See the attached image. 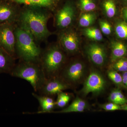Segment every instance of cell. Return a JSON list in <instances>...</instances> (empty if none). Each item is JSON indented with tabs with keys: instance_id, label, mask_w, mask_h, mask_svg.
<instances>
[{
	"instance_id": "cell-11",
	"label": "cell",
	"mask_w": 127,
	"mask_h": 127,
	"mask_svg": "<svg viewBox=\"0 0 127 127\" xmlns=\"http://www.w3.org/2000/svg\"><path fill=\"white\" fill-rule=\"evenodd\" d=\"M87 54L94 64L98 66H102L105 63L106 55L104 48L96 44H89L86 49Z\"/></svg>"
},
{
	"instance_id": "cell-28",
	"label": "cell",
	"mask_w": 127,
	"mask_h": 127,
	"mask_svg": "<svg viewBox=\"0 0 127 127\" xmlns=\"http://www.w3.org/2000/svg\"><path fill=\"white\" fill-rule=\"evenodd\" d=\"M108 99L111 102L116 103V104H119V101L118 97L117 95V91L116 90L113 91L108 97Z\"/></svg>"
},
{
	"instance_id": "cell-31",
	"label": "cell",
	"mask_w": 127,
	"mask_h": 127,
	"mask_svg": "<svg viewBox=\"0 0 127 127\" xmlns=\"http://www.w3.org/2000/svg\"><path fill=\"white\" fill-rule=\"evenodd\" d=\"M123 84L127 87V71L124 72L122 76Z\"/></svg>"
},
{
	"instance_id": "cell-3",
	"label": "cell",
	"mask_w": 127,
	"mask_h": 127,
	"mask_svg": "<svg viewBox=\"0 0 127 127\" xmlns=\"http://www.w3.org/2000/svg\"><path fill=\"white\" fill-rule=\"evenodd\" d=\"M11 76L25 79L37 92L47 77L40 63L19 61L9 73Z\"/></svg>"
},
{
	"instance_id": "cell-2",
	"label": "cell",
	"mask_w": 127,
	"mask_h": 127,
	"mask_svg": "<svg viewBox=\"0 0 127 127\" xmlns=\"http://www.w3.org/2000/svg\"><path fill=\"white\" fill-rule=\"evenodd\" d=\"M15 33L16 57L20 61L40 63L42 50L31 34L18 25Z\"/></svg>"
},
{
	"instance_id": "cell-22",
	"label": "cell",
	"mask_w": 127,
	"mask_h": 127,
	"mask_svg": "<svg viewBox=\"0 0 127 127\" xmlns=\"http://www.w3.org/2000/svg\"><path fill=\"white\" fill-rule=\"evenodd\" d=\"M115 32L119 38L127 39V23L121 22L118 23L115 27Z\"/></svg>"
},
{
	"instance_id": "cell-1",
	"label": "cell",
	"mask_w": 127,
	"mask_h": 127,
	"mask_svg": "<svg viewBox=\"0 0 127 127\" xmlns=\"http://www.w3.org/2000/svg\"><path fill=\"white\" fill-rule=\"evenodd\" d=\"M27 7L20 12L18 26L31 34L37 42L44 40L51 35L47 27L50 14L43 8Z\"/></svg>"
},
{
	"instance_id": "cell-5",
	"label": "cell",
	"mask_w": 127,
	"mask_h": 127,
	"mask_svg": "<svg viewBox=\"0 0 127 127\" xmlns=\"http://www.w3.org/2000/svg\"><path fill=\"white\" fill-rule=\"evenodd\" d=\"M14 24H0V47L15 58L16 37Z\"/></svg>"
},
{
	"instance_id": "cell-17",
	"label": "cell",
	"mask_w": 127,
	"mask_h": 127,
	"mask_svg": "<svg viewBox=\"0 0 127 127\" xmlns=\"http://www.w3.org/2000/svg\"><path fill=\"white\" fill-rule=\"evenodd\" d=\"M86 103L79 98H76L70 106L65 109L57 112L61 113H68L73 112H83L86 108Z\"/></svg>"
},
{
	"instance_id": "cell-18",
	"label": "cell",
	"mask_w": 127,
	"mask_h": 127,
	"mask_svg": "<svg viewBox=\"0 0 127 127\" xmlns=\"http://www.w3.org/2000/svg\"><path fill=\"white\" fill-rule=\"evenodd\" d=\"M84 32L85 35L93 40L100 41L102 40L101 32L97 28L87 27L84 30Z\"/></svg>"
},
{
	"instance_id": "cell-29",
	"label": "cell",
	"mask_w": 127,
	"mask_h": 127,
	"mask_svg": "<svg viewBox=\"0 0 127 127\" xmlns=\"http://www.w3.org/2000/svg\"><path fill=\"white\" fill-rule=\"evenodd\" d=\"M117 95L119 101V104H124L127 102V100L125 96L119 90H116Z\"/></svg>"
},
{
	"instance_id": "cell-27",
	"label": "cell",
	"mask_w": 127,
	"mask_h": 127,
	"mask_svg": "<svg viewBox=\"0 0 127 127\" xmlns=\"http://www.w3.org/2000/svg\"><path fill=\"white\" fill-rule=\"evenodd\" d=\"M101 107L107 111H116L121 109V108L119 104L112 102L103 104L102 105Z\"/></svg>"
},
{
	"instance_id": "cell-15",
	"label": "cell",
	"mask_w": 127,
	"mask_h": 127,
	"mask_svg": "<svg viewBox=\"0 0 127 127\" xmlns=\"http://www.w3.org/2000/svg\"><path fill=\"white\" fill-rule=\"evenodd\" d=\"M17 4L25 5L27 6L39 7L47 10H52L57 0H7Z\"/></svg>"
},
{
	"instance_id": "cell-24",
	"label": "cell",
	"mask_w": 127,
	"mask_h": 127,
	"mask_svg": "<svg viewBox=\"0 0 127 127\" xmlns=\"http://www.w3.org/2000/svg\"><path fill=\"white\" fill-rule=\"evenodd\" d=\"M108 77L116 84H123L122 77L118 72L115 71H110L108 73Z\"/></svg>"
},
{
	"instance_id": "cell-23",
	"label": "cell",
	"mask_w": 127,
	"mask_h": 127,
	"mask_svg": "<svg viewBox=\"0 0 127 127\" xmlns=\"http://www.w3.org/2000/svg\"><path fill=\"white\" fill-rule=\"evenodd\" d=\"M79 5L82 10L86 12L92 11L96 7L93 0H80Z\"/></svg>"
},
{
	"instance_id": "cell-33",
	"label": "cell",
	"mask_w": 127,
	"mask_h": 127,
	"mask_svg": "<svg viewBox=\"0 0 127 127\" xmlns=\"http://www.w3.org/2000/svg\"><path fill=\"white\" fill-rule=\"evenodd\" d=\"M123 0L124 1H127V0Z\"/></svg>"
},
{
	"instance_id": "cell-6",
	"label": "cell",
	"mask_w": 127,
	"mask_h": 127,
	"mask_svg": "<svg viewBox=\"0 0 127 127\" xmlns=\"http://www.w3.org/2000/svg\"><path fill=\"white\" fill-rule=\"evenodd\" d=\"M69 85L61 77L47 78L37 92L39 95L52 97L69 88Z\"/></svg>"
},
{
	"instance_id": "cell-25",
	"label": "cell",
	"mask_w": 127,
	"mask_h": 127,
	"mask_svg": "<svg viewBox=\"0 0 127 127\" xmlns=\"http://www.w3.org/2000/svg\"><path fill=\"white\" fill-rule=\"evenodd\" d=\"M113 68L119 71H127V60L121 59L114 65Z\"/></svg>"
},
{
	"instance_id": "cell-10",
	"label": "cell",
	"mask_w": 127,
	"mask_h": 127,
	"mask_svg": "<svg viewBox=\"0 0 127 127\" xmlns=\"http://www.w3.org/2000/svg\"><path fill=\"white\" fill-rule=\"evenodd\" d=\"M75 16L73 7L69 4H66L58 12L56 16V25L59 28L68 27L72 23Z\"/></svg>"
},
{
	"instance_id": "cell-21",
	"label": "cell",
	"mask_w": 127,
	"mask_h": 127,
	"mask_svg": "<svg viewBox=\"0 0 127 127\" xmlns=\"http://www.w3.org/2000/svg\"><path fill=\"white\" fill-rule=\"evenodd\" d=\"M57 98L56 102V106L63 108L66 106L70 100L71 97L68 93L63 91L57 94Z\"/></svg>"
},
{
	"instance_id": "cell-20",
	"label": "cell",
	"mask_w": 127,
	"mask_h": 127,
	"mask_svg": "<svg viewBox=\"0 0 127 127\" xmlns=\"http://www.w3.org/2000/svg\"><path fill=\"white\" fill-rule=\"evenodd\" d=\"M103 6L106 15L109 18H112L115 15L116 6L113 0H106L103 3Z\"/></svg>"
},
{
	"instance_id": "cell-9",
	"label": "cell",
	"mask_w": 127,
	"mask_h": 127,
	"mask_svg": "<svg viewBox=\"0 0 127 127\" xmlns=\"http://www.w3.org/2000/svg\"><path fill=\"white\" fill-rule=\"evenodd\" d=\"M59 41L64 50L69 53L77 51L79 48V39L75 32L66 30L60 34Z\"/></svg>"
},
{
	"instance_id": "cell-30",
	"label": "cell",
	"mask_w": 127,
	"mask_h": 127,
	"mask_svg": "<svg viewBox=\"0 0 127 127\" xmlns=\"http://www.w3.org/2000/svg\"><path fill=\"white\" fill-rule=\"evenodd\" d=\"M122 13L123 18L127 23V5L123 8Z\"/></svg>"
},
{
	"instance_id": "cell-7",
	"label": "cell",
	"mask_w": 127,
	"mask_h": 127,
	"mask_svg": "<svg viewBox=\"0 0 127 127\" xmlns=\"http://www.w3.org/2000/svg\"><path fill=\"white\" fill-rule=\"evenodd\" d=\"M106 82L102 76L96 71L89 74L84 82L82 92L84 95L90 93H98L104 90Z\"/></svg>"
},
{
	"instance_id": "cell-8",
	"label": "cell",
	"mask_w": 127,
	"mask_h": 127,
	"mask_svg": "<svg viewBox=\"0 0 127 127\" xmlns=\"http://www.w3.org/2000/svg\"><path fill=\"white\" fill-rule=\"evenodd\" d=\"M84 66L81 63L75 62L64 68L61 77L69 84L78 81L83 75Z\"/></svg>"
},
{
	"instance_id": "cell-16",
	"label": "cell",
	"mask_w": 127,
	"mask_h": 127,
	"mask_svg": "<svg viewBox=\"0 0 127 127\" xmlns=\"http://www.w3.org/2000/svg\"><path fill=\"white\" fill-rule=\"evenodd\" d=\"M111 61L112 62L122 58L127 53V46L121 42H112L111 43Z\"/></svg>"
},
{
	"instance_id": "cell-12",
	"label": "cell",
	"mask_w": 127,
	"mask_h": 127,
	"mask_svg": "<svg viewBox=\"0 0 127 127\" xmlns=\"http://www.w3.org/2000/svg\"><path fill=\"white\" fill-rule=\"evenodd\" d=\"M20 12L9 4H0V24L4 23L14 24L18 20Z\"/></svg>"
},
{
	"instance_id": "cell-4",
	"label": "cell",
	"mask_w": 127,
	"mask_h": 127,
	"mask_svg": "<svg viewBox=\"0 0 127 127\" xmlns=\"http://www.w3.org/2000/svg\"><path fill=\"white\" fill-rule=\"evenodd\" d=\"M65 58L61 48L56 45L48 46L42 50L40 64L47 78L58 76L65 62Z\"/></svg>"
},
{
	"instance_id": "cell-32",
	"label": "cell",
	"mask_w": 127,
	"mask_h": 127,
	"mask_svg": "<svg viewBox=\"0 0 127 127\" xmlns=\"http://www.w3.org/2000/svg\"><path fill=\"white\" fill-rule=\"evenodd\" d=\"M121 109H123L124 110H127V105H125V106H123V107L121 108Z\"/></svg>"
},
{
	"instance_id": "cell-26",
	"label": "cell",
	"mask_w": 127,
	"mask_h": 127,
	"mask_svg": "<svg viewBox=\"0 0 127 127\" xmlns=\"http://www.w3.org/2000/svg\"><path fill=\"white\" fill-rule=\"evenodd\" d=\"M100 25L101 30L103 34L106 35L111 34L112 32V27L108 22L105 21H100Z\"/></svg>"
},
{
	"instance_id": "cell-19",
	"label": "cell",
	"mask_w": 127,
	"mask_h": 127,
	"mask_svg": "<svg viewBox=\"0 0 127 127\" xmlns=\"http://www.w3.org/2000/svg\"><path fill=\"white\" fill-rule=\"evenodd\" d=\"M96 19L93 13H86L83 14L79 20V24L82 27H88L92 25Z\"/></svg>"
},
{
	"instance_id": "cell-14",
	"label": "cell",
	"mask_w": 127,
	"mask_h": 127,
	"mask_svg": "<svg viewBox=\"0 0 127 127\" xmlns=\"http://www.w3.org/2000/svg\"><path fill=\"white\" fill-rule=\"evenodd\" d=\"M15 58L0 47V74L10 73L16 65Z\"/></svg>"
},
{
	"instance_id": "cell-13",
	"label": "cell",
	"mask_w": 127,
	"mask_h": 127,
	"mask_svg": "<svg viewBox=\"0 0 127 127\" xmlns=\"http://www.w3.org/2000/svg\"><path fill=\"white\" fill-rule=\"evenodd\" d=\"M32 95L39 103V111L37 113H51L56 107V102L52 97L38 95L33 93Z\"/></svg>"
}]
</instances>
